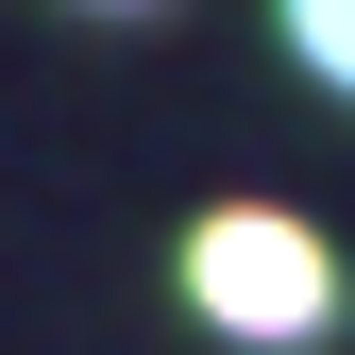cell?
<instances>
[{
  "mask_svg": "<svg viewBox=\"0 0 355 355\" xmlns=\"http://www.w3.org/2000/svg\"><path fill=\"white\" fill-rule=\"evenodd\" d=\"M187 304H203V338H237V355H304V338H338V254H322V220H288V203H220L187 220Z\"/></svg>",
  "mask_w": 355,
  "mask_h": 355,
  "instance_id": "6da1fadb",
  "label": "cell"
},
{
  "mask_svg": "<svg viewBox=\"0 0 355 355\" xmlns=\"http://www.w3.org/2000/svg\"><path fill=\"white\" fill-rule=\"evenodd\" d=\"M271 34L304 51V85H338V102H355V0H271Z\"/></svg>",
  "mask_w": 355,
  "mask_h": 355,
  "instance_id": "7a4b0ae2",
  "label": "cell"
}]
</instances>
